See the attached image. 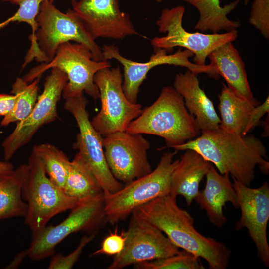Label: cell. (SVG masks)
Wrapping results in <instances>:
<instances>
[{"label": "cell", "instance_id": "obj_25", "mask_svg": "<svg viewBox=\"0 0 269 269\" xmlns=\"http://www.w3.org/2000/svg\"><path fill=\"white\" fill-rule=\"evenodd\" d=\"M195 7L199 18L194 29L202 32L210 31L213 33L221 30L229 32L237 30L240 24L228 19L227 15L233 10L240 0H236L222 7L220 0H183Z\"/></svg>", "mask_w": 269, "mask_h": 269}, {"label": "cell", "instance_id": "obj_20", "mask_svg": "<svg viewBox=\"0 0 269 269\" xmlns=\"http://www.w3.org/2000/svg\"><path fill=\"white\" fill-rule=\"evenodd\" d=\"M184 151L171 175L170 195L183 197L186 204L190 206L198 194L200 182L211 163L194 150Z\"/></svg>", "mask_w": 269, "mask_h": 269}, {"label": "cell", "instance_id": "obj_9", "mask_svg": "<svg viewBox=\"0 0 269 269\" xmlns=\"http://www.w3.org/2000/svg\"><path fill=\"white\" fill-rule=\"evenodd\" d=\"M94 82L99 90L101 107L91 121L92 126L103 137L126 131L143 110L140 104L130 102L124 94L120 67L99 70L94 75Z\"/></svg>", "mask_w": 269, "mask_h": 269}, {"label": "cell", "instance_id": "obj_24", "mask_svg": "<svg viewBox=\"0 0 269 269\" xmlns=\"http://www.w3.org/2000/svg\"><path fill=\"white\" fill-rule=\"evenodd\" d=\"M63 191L78 204L104 196L97 179L78 153L70 161Z\"/></svg>", "mask_w": 269, "mask_h": 269}, {"label": "cell", "instance_id": "obj_22", "mask_svg": "<svg viewBox=\"0 0 269 269\" xmlns=\"http://www.w3.org/2000/svg\"><path fill=\"white\" fill-rule=\"evenodd\" d=\"M219 100L220 129L232 134L245 135L256 128L253 115L256 107L260 102L255 98L252 100L241 98L223 84Z\"/></svg>", "mask_w": 269, "mask_h": 269}, {"label": "cell", "instance_id": "obj_10", "mask_svg": "<svg viewBox=\"0 0 269 269\" xmlns=\"http://www.w3.org/2000/svg\"><path fill=\"white\" fill-rule=\"evenodd\" d=\"M184 12L185 8L182 5L161 11L156 23L159 31L167 34L151 39L154 50L163 49L170 53L175 47H183L193 53V63L205 65L206 58L212 51L226 43L232 42L238 37L237 30L222 34L189 32L182 25Z\"/></svg>", "mask_w": 269, "mask_h": 269}, {"label": "cell", "instance_id": "obj_37", "mask_svg": "<svg viewBox=\"0 0 269 269\" xmlns=\"http://www.w3.org/2000/svg\"><path fill=\"white\" fill-rule=\"evenodd\" d=\"M156 2H158V3H160L161 2H162L163 0H155Z\"/></svg>", "mask_w": 269, "mask_h": 269}, {"label": "cell", "instance_id": "obj_30", "mask_svg": "<svg viewBox=\"0 0 269 269\" xmlns=\"http://www.w3.org/2000/svg\"><path fill=\"white\" fill-rule=\"evenodd\" d=\"M249 22L269 39V0H253Z\"/></svg>", "mask_w": 269, "mask_h": 269}, {"label": "cell", "instance_id": "obj_34", "mask_svg": "<svg viewBox=\"0 0 269 269\" xmlns=\"http://www.w3.org/2000/svg\"><path fill=\"white\" fill-rule=\"evenodd\" d=\"M26 253L25 251H23L19 253L14 259L11 261V262L5 268L6 269H14L16 267H18V265L22 262L24 258L26 256Z\"/></svg>", "mask_w": 269, "mask_h": 269}, {"label": "cell", "instance_id": "obj_26", "mask_svg": "<svg viewBox=\"0 0 269 269\" xmlns=\"http://www.w3.org/2000/svg\"><path fill=\"white\" fill-rule=\"evenodd\" d=\"M44 0H3L4 2L18 5L19 7L17 11L11 17L5 21L0 23V29L7 26L11 22H24L29 24L32 30V33L30 36L31 41V46L25 57L22 65L24 68L34 59L38 62H44V57L38 47L35 33L37 29L36 18L39 12L41 3Z\"/></svg>", "mask_w": 269, "mask_h": 269}, {"label": "cell", "instance_id": "obj_31", "mask_svg": "<svg viewBox=\"0 0 269 269\" xmlns=\"http://www.w3.org/2000/svg\"><path fill=\"white\" fill-rule=\"evenodd\" d=\"M95 236L88 235L83 236L77 247L67 255L64 256L60 253L53 255L49 262L48 269H72L80 257L85 247L94 238Z\"/></svg>", "mask_w": 269, "mask_h": 269}, {"label": "cell", "instance_id": "obj_4", "mask_svg": "<svg viewBox=\"0 0 269 269\" xmlns=\"http://www.w3.org/2000/svg\"><path fill=\"white\" fill-rule=\"evenodd\" d=\"M177 151L164 153L156 168L132 181L118 191L104 196L107 222L114 225L124 220L137 208L170 194L172 172L179 159L173 160Z\"/></svg>", "mask_w": 269, "mask_h": 269}, {"label": "cell", "instance_id": "obj_27", "mask_svg": "<svg viewBox=\"0 0 269 269\" xmlns=\"http://www.w3.org/2000/svg\"><path fill=\"white\" fill-rule=\"evenodd\" d=\"M40 77L34 79L30 84L23 78H17L12 86L11 93L17 96L14 106L11 112L4 117L1 126L20 122L32 112L38 97Z\"/></svg>", "mask_w": 269, "mask_h": 269}, {"label": "cell", "instance_id": "obj_5", "mask_svg": "<svg viewBox=\"0 0 269 269\" xmlns=\"http://www.w3.org/2000/svg\"><path fill=\"white\" fill-rule=\"evenodd\" d=\"M111 66L108 60H94L92 53L85 45L67 42L58 46L50 61L32 68L23 79L27 83L32 82L46 70L57 68L64 72L68 79L62 92L64 99L84 91L96 99L99 98V92L94 82V75L99 70Z\"/></svg>", "mask_w": 269, "mask_h": 269}, {"label": "cell", "instance_id": "obj_19", "mask_svg": "<svg viewBox=\"0 0 269 269\" xmlns=\"http://www.w3.org/2000/svg\"><path fill=\"white\" fill-rule=\"evenodd\" d=\"M173 87L183 98L189 112L195 118L201 133L220 128L221 120L213 102L201 88L197 74L187 69L176 75Z\"/></svg>", "mask_w": 269, "mask_h": 269}, {"label": "cell", "instance_id": "obj_8", "mask_svg": "<svg viewBox=\"0 0 269 269\" xmlns=\"http://www.w3.org/2000/svg\"><path fill=\"white\" fill-rule=\"evenodd\" d=\"M29 172L22 189L27 209L24 223L33 231L46 226L55 215L71 210L78 204L67 196L48 177L39 158L32 152Z\"/></svg>", "mask_w": 269, "mask_h": 269}, {"label": "cell", "instance_id": "obj_21", "mask_svg": "<svg viewBox=\"0 0 269 269\" xmlns=\"http://www.w3.org/2000/svg\"><path fill=\"white\" fill-rule=\"evenodd\" d=\"M208 57L209 65L224 78L228 87L236 95L248 100L254 98L248 81L245 64L232 42L217 48Z\"/></svg>", "mask_w": 269, "mask_h": 269}, {"label": "cell", "instance_id": "obj_14", "mask_svg": "<svg viewBox=\"0 0 269 269\" xmlns=\"http://www.w3.org/2000/svg\"><path fill=\"white\" fill-rule=\"evenodd\" d=\"M106 160L114 177L127 184L152 171L147 152L149 142L139 134L118 132L103 137Z\"/></svg>", "mask_w": 269, "mask_h": 269}, {"label": "cell", "instance_id": "obj_39", "mask_svg": "<svg viewBox=\"0 0 269 269\" xmlns=\"http://www.w3.org/2000/svg\"><path fill=\"white\" fill-rule=\"evenodd\" d=\"M50 1L53 2L54 0H49Z\"/></svg>", "mask_w": 269, "mask_h": 269}, {"label": "cell", "instance_id": "obj_15", "mask_svg": "<svg viewBox=\"0 0 269 269\" xmlns=\"http://www.w3.org/2000/svg\"><path fill=\"white\" fill-rule=\"evenodd\" d=\"M123 250L114 256L109 269H121L132 265L177 255L179 248L157 227L131 215Z\"/></svg>", "mask_w": 269, "mask_h": 269}, {"label": "cell", "instance_id": "obj_32", "mask_svg": "<svg viewBox=\"0 0 269 269\" xmlns=\"http://www.w3.org/2000/svg\"><path fill=\"white\" fill-rule=\"evenodd\" d=\"M126 238L124 231L118 234L117 229L114 232H110L102 241L100 248L93 253L92 256L104 254L115 256L121 252L125 243Z\"/></svg>", "mask_w": 269, "mask_h": 269}, {"label": "cell", "instance_id": "obj_35", "mask_svg": "<svg viewBox=\"0 0 269 269\" xmlns=\"http://www.w3.org/2000/svg\"><path fill=\"white\" fill-rule=\"evenodd\" d=\"M14 169V166L11 163L0 160V175L9 172Z\"/></svg>", "mask_w": 269, "mask_h": 269}, {"label": "cell", "instance_id": "obj_17", "mask_svg": "<svg viewBox=\"0 0 269 269\" xmlns=\"http://www.w3.org/2000/svg\"><path fill=\"white\" fill-rule=\"evenodd\" d=\"M71 3L72 10L94 40L143 36L135 29L129 14L121 11L119 0H72Z\"/></svg>", "mask_w": 269, "mask_h": 269}, {"label": "cell", "instance_id": "obj_23", "mask_svg": "<svg viewBox=\"0 0 269 269\" xmlns=\"http://www.w3.org/2000/svg\"><path fill=\"white\" fill-rule=\"evenodd\" d=\"M29 172L28 164L0 175V220L24 217L27 205L22 197V189Z\"/></svg>", "mask_w": 269, "mask_h": 269}, {"label": "cell", "instance_id": "obj_29", "mask_svg": "<svg viewBox=\"0 0 269 269\" xmlns=\"http://www.w3.org/2000/svg\"><path fill=\"white\" fill-rule=\"evenodd\" d=\"M137 269H203L200 258L185 250L175 255L134 265Z\"/></svg>", "mask_w": 269, "mask_h": 269}, {"label": "cell", "instance_id": "obj_36", "mask_svg": "<svg viewBox=\"0 0 269 269\" xmlns=\"http://www.w3.org/2000/svg\"><path fill=\"white\" fill-rule=\"evenodd\" d=\"M267 127L269 128V115H268V117L265 120L263 121V128L264 129V133L263 134V136H267L269 134V129H267Z\"/></svg>", "mask_w": 269, "mask_h": 269}, {"label": "cell", "instance_id": "obj_16", "mask_svg": "<svg viewBox=\"0 0 269 269\" xmlns=\"http://www.w3.org/2000/svg\"><path fill=\"white\" fill-rule=\"evenodd\" d=\"M241 216L235 225L239 230L246 228L253 241L258 255L266 268L269 267V245L267 228L269 220V186L265 182L258 188H251L232 178Z\"/></svg>", "mask_w": 269, "mask_h": 269}, {"label": "cell", "instance_id": "obj_28", "mask_svg": "<svg viewBox=\"0 0 269 269\" xmlns=\"http://www.w3.org/2000/svg\"><path fill=\"white\" fill-rule=\"evenodd\" d=\"M32 152L41 161L49 179L63 191L70 163L67 156L50 143L35 145Z\"/></svg>", "mask_w": 269, "mask_h": 269}, {"label": "cell", "instance_id": "obj_1", "mask_svg": "<svg viewBox=\"0 0 269 269\" xmlns=\"http://www.w3.org/2000/svg\"><path fill=\"white\" fill-rule=\"evenodd\" d=\"M172 148L196 151L213 163L219 173L227 174L247 186L254 180L257 167L264 174L269 172L265 145L252 134L241 135L219 128L201 133L195 139Z\"/></svg>", "mask_w": 269, "mask_h": 269}, {"label": "cell", "instance_id": "obj_18", "mask_svg": "<svg viewBox=\"0 0 269 269\" xmlns=\"http://www.w3.org/2000/svg\"><path fill=\"white\" fill-rule=\"evenodd\" d=\"M205 176V188L199 191L194 200L206 211L210 223L221 228L227 221L223 213L226 203L230 202L234 208H239L237 194L229 175L219 173L213 164H211Z\"/></svg>", "mask_w": 269, "mask_h": 269}, {"label": "cell", "instance_id": "obj_38", "mask_svg": "<svg viewBox=\"0 0 269 269\" xmlns=\"http://www.w3.org/2000/svg\"><path fill=\"white\" fill-rule=\"evenodd\" d=\"M249 0H245V2L246 3H247L249 1Z\"/></svg>", "mask_w": 269, "mask_h": 269}, {"label": "cell", "instance_id": "obj_3", "mask_svg": "<svg viewBox=\"0 0 269 269\" xmlns=\"http://www.w3.org/2000/svg\"><path fill=\"white\" fill-rule=\"evenodd\" d=\"M126 131L163 138L166 146L159 150L182 144L201 133L195 118L187 109L183 98L170 86L162 89L156 100L143 110Z\"/></svg>", "mask_w": 269, "mask_h": 269}, {"label": "cell", "instance_id": "obj_33", "mask_svg": "<svg viewBox=\"0 0 269 269\" xmlns=\"http://www.w3.org/2000/svg\"><path fill=\"white\" fill-rule=\"evenodd\" d=\"M17 96L14 94H0V116H5L13 109Z\"/></svg>", "mask_w": 269, "mask_h": 269}, {"label": "cell", "instance_id": "obj_2", "mask_svg": "<svg viewBox=\"0 0 269 269\" xmlns=\"http://www.w3.org/2000/svg\"><path fill=\"white\" fill-rule=\"evenodd\" d=\"M132 214L157 227L178 248L204 259L209 269L227 268L230 250L223 243L200 234L192 216L178 206L176 197L168 194L157 198Z\"/></svg>", "mask_w": 269, "mask_h": 269}, {"label": "cell", "instance_id": "obj_13", "mask_svg": "<svg viewBox=\"0 0 269 269\" xmlns=\"http://www.w3.org/2000/svg\"><path fill=\"white\" fill-rule=\"evenodd\" d=\"M149 61L137 62L127 59L120 53L119 48L114 45H104L102 49L103 60L114 59L123 67L122 89L127 98L132 103H137L139 88L146 79L148 72L153 68L163 64L184 67L197 74L205 73L214 78L218 77L215 69L209 64L199 65L189 60L194 56L190 50L180 48L175 53L168 54L163 49L154 50Z\"/></svg>", "mask_w": 269, "mask_h": 269}, {"label": "cell", "instance_id": "obj_6", "mask_svg": "<svg viewBox=\"0 0 269 269\" xmlns=\"http://www.w3.org/2000/svg\"><path fill=\"white\" fill-rule=\"evenodd\" d=\"M36 20L37 29L35 38L44 57V63L49 62L53 58L61 44L70 41L88 47L94 60H103L102 49L72 9H68L65 13L62 12L53 2L44 0L40 4Z\"/></svg>", "mask_w": 269, "mask_h": 269}, {"label": "cell", "instance_id": "obj_11", "mask_svg": "<svg viewBox=\"0 0 269 269\" xmlns=\"http://www.w3.org/2000/svg\"><path fill=\"white\" fill-rule=\"evenodd\" d=\"M64 99L63 108L74 117L79 130L73 148L78 150L100 184L104 196L118 191L124 184L114 177L109 168L103 146V137L94 129L89 118L88 100L83 93Z\"/></svg>", "mask_w": 269, "mask_h": 269}, {"label": "cell", "instance_id": "obj_7", "mask_svg": "<svg viewBox=\"0 0 269 269\" xmlns=\"http://www.w3.org/2000/svg\"><path fill=\"white\" fill-rule=\"evenodd\" d=\"M104 196L78 204L68 216L55 226H45L32 231L29 247L25 250L31 259L39 261L54 254L56 246L71 234L83 232L94 235L106 223Z\"/></svg>", "mask_w": 269, "mask_h": 269}, {"label": "cell", "instance_id": "obj_12", "mask_svg": "<svg viewBox=\"0 0 269 269\" xmlns=\"http://www.w3.org/2000/svg\"><path fill=\"white\" fill-rule=\"evenodd\" d=\"M68 81L66 74L57 68H51L45 79L42 94L28 116L17 123L13 131L2 143L5 161H9L15 153L32 139L43 125L58 117L57 107Z\"/></svg>", "mask_w": 269, "mask_h": 269}]
</instances>
